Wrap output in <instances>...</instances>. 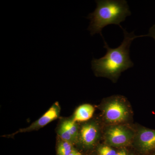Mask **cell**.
Returning <instances> with one entry per match:
<instances>
[{
    "instance_id": "cell-1",
    "label": "cell",
    "mask_w": 155,
    "mask_h": 155,
    "mask_svg": "<svg viewBox=\"0 0 155 155\" xmlns=\"http://www.w3.org/2000/svg\"><path fill=\"white\" fill-rule=\"evenodd\" d=\"M122 29L124 39L120 45L116 48H111L104 39V48L107 51L105 55L98 59L93 58L92 60V69L97 76L115 79L121 72L133 67V62L130 57V45L135 38L145 35L137 36L134 32L129 33L124 28Z\"/></svg>"
},
{
    "instance_id": "cell-2",
    "label": "cell",
    "mask_w": 155,
    "mask_h": 155,
    "mask_svg": "<svg viewBox=\"0 0 155 155\" xmlns=\"http://www.w3.org/2000/svg\"><path fill=\"white\" fill-rule=\"evenodd\" d=\"M96 2V8L87 17L90 20L87 30L92 36L99 34L104 40L103 28L111 24L119 25L122 28L120 23L131 15V12L125 0H97Z\"/></svg>"
},
{
    "instance_id": "cell-3",
    "label": "cell",
    "mask_w": 155,
    "mask_h": 155,
    "mask_svg": "<svg viewBox=\"0 0 155 155\" xmlns=\"http://www.w3.org/2000/svg\"><path fill=\"white\" fill-rule=\"evenodd\" d=\"M125 105L119 98H114L106 104L104 108L106 119L112 123L123 122L127 118L128 112Z\"/></svg>"
},
{
    "instance_id": "cell-4",
    "label": "cell",
    "mask_w": 155,
    "mask_h": 155,
    "mask_svg": "<svg viewBox=\"0 0 155 155\" xmlns=\"http://www.w3.org/2000/svg\"><path fill=\"white\" fill-rule=\"evenodd\" d=\"M61 110V108L59 103L56 102L41 118L33 122L28 127L19 129L15 133L9 136L12 137L17 134L39 130L42 127H45L49 123L58 119L60 116Z\"/></svg>"
},
{
    "instance_id": "cell-5",
    "label": "cell",
    "mask_w": 155,
    "mask_h": 155,
    "mask_svg": "<svg viewBox=\"0 0 155 155\" xmlns=\"http://www.w3.org/2000/svg\"><path fill=\"white\" fill-rule=\"evenodd\" d=\"M131 138V134L125 127L116 126L109 128L106 133V139L108 143L114 146L127 144Z\"/></svg>"
},
{
    "instance_id": "cell-6",
    "label": "cell",
    "mask_w": 155,
    "mask_h": 155,
    "mask_svg": "<svg viewBox=\"0 0 155 155\" xmlns=\"http://www.w3.org/2000/svg\"><path fill=\"white\" fill-rule=\"evenodd\" d=\"M98 135V128L94 123H87L83 125L81 129V140L86 146L91 147L96 142Z\"/></svg>"
},
{
    "instance_id": "cell-7",
    "label": "cell",
    "mask_w": 155,
    "mask_h": 155,
    "mask_svg": "<svg viewBox=\"0 0 155 155\" xmlns=\"http://www.w3.org/2000/svg\"><path fill=\"white\" fill-rule=\"evenodd\" d=\"M139 144L143 150H149L155 148V130L143 129L138 135Z\"/></svg>"
},
{
    "instance_id": "cell-8",
    "label": "cell",
    "mask_w": 155,
    "mask_h": 155,
    "mask_svg": "<svg viewBox=\"0 0 155 155\" xmlns=\"http://www.w3.org/2000/svg\"><path fill=\"white\" fill-rule=\"evenodd\" d=\"M94 112L93 106L89 104H84L76 109L72 120L74 122H84L92 117Z\"/></svg>"
},
{
    "instance_id": "cell-9",
    "label": "cell",
    "mask_w": 155,
    "mask_h": 155,
    "mask_svg": "<svg viewBox=\"0 0 155 155\" xmlns=\"http://www.w3.org/2000/svg\"><path fill=\"white\" fill-rule=\"evenodd\" d=\"M58 134L61 139L64 141L68 142L71 143L75 142V140L68 129L62 123L58 130Z\"/></svg>"
},
{
    "instance_id": "cell-10",
    "label": "cell",
    "mask_w": 155,
    "mask_h": 155,
    "mask_svg": "<svg viewBox=\"0 0 155 155\" xmlns=\"http://www.w3.org/2000/svg\"><path fill=\"white\" fill-rule=\"evenodd\" d=\"M74 149L72 143L63 140L58 146V155H69Z\"/></svg>"
},
{
    "instance_id": "cell-11",
    "label": "cell",
    "mask_w": 155,
    "mask_h": 155,
    "mask_svg": "<svg viewBox=\"0 0 155 155\" xmlns=\"http://www.w3.org/2000/svg\"><path fill=\"white\" fill-rule=\"evenodd\" d=\"M75 122L72 119H70L64 121L63 123L76 141L78 137V129Z\"/></svg>"
},
{
    "instance_id": "cell-12",
    "label": "cell",
    "mask_w": 155,
    "mask_h": 155,
    "mask_svg": "<svg viewBox=\"0 0 155 155\" xmlns=\"http://www.w3.org/2000/svg\"><path fill=\"white\" fill-rule=\"evenodd\" d=\"M98 153L99 155H115L116 153L115 150L106 146L100 147Z\"/></svg>"
},
{
    "instance_id": "cell-13",
    "label": "cell",
    "mask_w": 155,
    "mask_h": 155,
    "mask_svg": "<svg viewBox=\"0 0 155 155\" xmlns=\"http://www.w3.org/2000/svg\"><path fill=\"white\" fill-rule=\"evenodd\" d=\"M145 36L153 38L155 41V24L150 27L148 34L145 35Z\"/></svg>"
},
{
    "instance_id": "cell-14",
    "label": "cell",
    "mask_w": 155,
    "mask_h": 155,
    "mask_svg": "<svg viewBox=\"0 0 155 155\" xmlns=\"http://www.w3.org/2000/svg\"><path fill=\"white\" fill-rule=\"evenodd\" d=\"M80 154H81L80 153H78L77 151L74 149L69 155H79Z\"/></svg>"
},
{
    "instance_id": "cell-15",
    "label": "cell",
    "mask_w": 155,
    "mask_h": 155,
    "mask_svg": "<svg viewBox=\"0 0 155 155\" xmlns=\"http://www.w3.org/2000/svg\"><path fill=\"white\" fill-rule=\"evenodd\" d=\"M126 154V153L124 151H121L118 153H116L115 155H125Z\"/></svg>"
},
{
    "instance_id": "cell-16",
    "label": "cell",
    "mask_w": 155,
    "mask_h": 155,
    "mask_svg": "<svg viewBox=\"0 0 155 155\" xmlns=\"http://www.w3.org/2000/svg\"><path fill=\"white\" fill-rule=\"evenodd\" d=\"M127 155V154H126V155Z\"/></svg>"
},
{
    "instance_id": "cell-17",
    "label": "cell",
    "mask_w": 155,
    "mask_h": 155,
    "mask_svg": "<svg viewBox=\"0 0 155 155\" xmlns=\"http://www.w3.org/2000/svg\"><path fill=\"white\" fill-rule=\"evenodd\" d=\"M81 155V154H80V155Z\"/></svg>"
}]
</instances>
